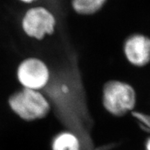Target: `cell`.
<instances>
[{
    "label": "cell",
    "mask_w": 150,
    "mask_h": 150,
    "mask_svg": "<svg viewBox=\"0 0 150 150\" xmlns=\"http://www.w3.org/2000/svg\"><path fill=\"white\" fill-rule=\"evenodd\" d=\"M19 1L25 4H31L34 3L35 1H37V0H19Z\"/></svg>",
    "instance_id": "30bf717a"
},
{
    "label": "cell",
    "mask_w": 150,
    "mask_h": 150,
    "mask_svg": "<svg viewBox=\"0 0 150 150\" xmlns=\"http://www.w3.org/2000/svg\"><path fill=\"white\" fill-rule=\"evenodd\" d=\"M13 111L25 121L44 119L51 112V105L40 91L22 88L8 99Z\"/></svg>",
    "instance_id": "6da1fadb"
},
{
    "label": "cell",
    "mask_w": 150,
    "mask_h": 150,
    "mask_svg": "<svg viewBox=\"0 0 150 150\" xmlns=\"http://www.w3.org/2000/svg\"><path fill=\"white\" fill-rule=\"evenodd\" d=\"M52 150H83L81 142L78 136L68 130L57 133L51 142Z\"/></svg>",
    "instance_id": "8992f818"
},
{
    "label": "cell",
    "mask_w": 150,
    "mask_h": 150,
    "mask_svg": "<svg viewBox=\"0 0 150 150\" xmlns=\"http://www.w3.org/2000/svg\"><path fill=\"white\" fill-rule=\"evenodd\" d=\"M136 104V93L129 84L115 80L104 84L102 105L109 115L117 118L125 117L134 110Z\"/></svg>",
    "instance_id": "7a4b0ae2"
},
{
    "label": "cell",
    "mask_w": 150,
    "mask_h": 150,
    "mask_svg": "<svg viewBox=\"0 0 150 150\" xmlns=\"http://www.w3.org/2000/svg\"><path fill=\"white\" fill-rule=\"evenodd\" d=\"M130 115L142 130L150 134V113L133 110Z\"/></svg>",
    "instance_id": "ba28073f"
},
{
    "label": "cell",
    "mask_w": 150,
    "mask_h": 150,
    "mask_svg": "<svg viewBox=\"0 0 150 150\" xmlns=\"http://www.w3.org/2000/svg\"><path fill=\"white\" fill-rule=\"evenodd\" d=\"M56 24L54 15L42 6L30 7L22 19L23 32L30 38L36 40H42L46 35L53 34Z\"/></svg>",
    "instance_id": "3957f363"
},
{
    "label": "cell",
    "mask_w": 150,
    "mask_h": 150,
    "mask_svg": "<svg viewBox=\"0 0 150 150\" xmlns=\"http://www.w3.org/2000/svg\"><path fill=\"white\" fill-rule=\"evenodd\" d=\"M17 79L22 88L41 91L50 81V69L42 60L30 56L19 64Z\"/></svg>",
    "instance_id": "277c9868"
},
{
    "label": "cell",
    "mask_w": 150,
    "mask_h": 150,
    "mask_svg": "<svg viewBox=\"0 0 150 150\" xmlns=\"http://www.w3.org/2000/svg\"><path fill=\"white\" fill-rule=\"evenodd\" d=\"M145 150H150V136L148 137L145 143Z\"/></svg>",
    "instance_id": "9c48e42d"
},
{
    "label": "cell",
    "mask_w": 150,
    "mask_h": 150,
    "mask_svg": "<svg viewBox=\"0 0 150 150\" xmlns=\"http://www.w3.org/2000/svg\"><path fill=\"white\" fill-rule=\"evenodd\" d=\"M106 0H71L72 7L76 13L90 16L102 8Z\"/></svg>",
    "instance_id": "52a82bcc"
},
{
    "label": "cell",
    "mask_w": 150,
    "mask_h": 150,
    "mask_svg": "<svg viewBox=\"0 0 150 150\" xmlns=\"http://www.w3.org/2000/svg\"><path fill=\"white\" fill-rule=\"evenodd\" d=\"M123 51L129 63L143 67L150 62V38L142 34H134L124 42Z\"/></svg>",
    "instance_id": "5b68a950"
}]
</instances>
